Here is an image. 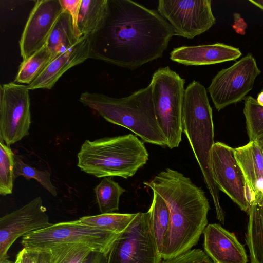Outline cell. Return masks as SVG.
<instances>
[{"mask_svg":"<svg viewBox=\"0 0 263 263\" xmlns=\"http://www.w3.org/2000/svg\"><path fill=\"white\" fill-rule=\"evenodd\" d=\"M174 35L157 11L131 0H108L103 26L89 36L90 58L134 70L162 57Z\"/></svg>","mask_w":263,"mask_h":263,"instance_id":"6da1fadb","label":"cell"},{"mask_svg":"<svg viewBox=\"0 0 263 263\" xmlns=\"http://www.w3.org/2000/svg\"><path fill=\"white\" fill-rule=\"evenodd\" d=\"M143 184L165 202L170 227L164 243L163 259L176 257L196 246L208 225L210 209L201 187L177 171L167 168Z\"/></svg>","mask_w":263,"mask_h":263,"instance_id":"7a4b0ae2","label":"cell"},{"mask_svg":"<svg viewBox=\"0 0 263 263\" xmlns=\"http://www.w3.org/2000/svg\"><path fill=\"white\" fill-rule=\"evenodd\" d=\"M79 101L107 121L130 130L145 142L167 146L156 119L150 84L122 98L85 91Z\"/></svg>","mask_w":263,"mask_h":263,"instance_id":"3957f363","label":"cell"},{"mask_svg":"<svg viewBox=\"0 0 263 263\" xmlns=\"http://www.w3.org/2000/svg\"><path fill=\"white\" fill-rule=\"evenodd\" d=\"M182 129L202 172L214 203L217 218L223 224L224 214L220 203L219 190L214 181L211 168V156L215 143L212 109L205 88L195 80L184 90Z\"/></svg>","mask_w":263,"mask_h":263,"instance_id":"277c9868","label":"cell"},{"mask_svg":"<svg viewBox=\"0 0 263 263\" xmlns=\"http://www.w3.org/2000/svg\"><path fill=\"white\" fill-rule=\"evenodd\" d=\"M77 166L98 178L134 176L148 160L143 143L133 134L86 140L77 154Z\"/></svg>","mask_w":263,"mask_h":263,"instance_id":"5b68a950","label":"cell"},{"mask_svg":"<svg viewBox=\"0 0 263 263\" xmlns=\"http://www.w3.org/2000/svg\"><path fill=\"white\" fill-rule=\"evenodd\" d=\"M184 84L185 80L168 66L157 69L149 84L157 122L171 149L181 141Z\"/></svg>","mask_w":263,"mask_h":263,"instance_id":"8992f818","label":"cell"},{"mask_svg":"<svg viewBox=\"0 0 263 263\" xmlns=\"http://www.w3.org/2000/svg\"><path fill=\"white\" fill-rule=\"evenodd\" d=\"M120 234L87 226L79 220L51 224L23 236L21 245L38 250L62 243H82L93 251L106 254Z\"/></svg>","mask_w":263,"mask_h":263,"instance_id":"52a82bcc","label":"cell"},{"mask_svg":"<svg viewBox=\"0 0 263 263\" xmlns=\"http://www.w3.org/2000/svg\"><path fill=\"white\" fill-rule=\"evenodd\" d=\"M106 263H161L147 212H138L105 254Z\"/></svg>","mask_w":263,"mask_h":263,"instance_id":"ba28073f","label":"cell"},{"mask_svg":"<svg viewBox=\"0 0 263 263\" xmlns=\"http://www.w3.org/2000/svg\"><path fill=\"white\" fill-rule=\"evenodd\" d=\"M260 73L256 61L251 53L230 67L218 71L208 88L216 109L219 111L245 99Z\"/></svg>","mask_w":263,"mask_h":263,"instance_id":"9c48e42d","label":"cell"},{"mask_svg":"<svg viewBox=\"0 0 263 263\" xmlns=\"http://www.w3.org/2000/svg\"><path fill=\"white\" fill-rule=\"evenodd\" d=\"M0 140L10 146L29 135L30 100L27 85L15 82L0 87Z\"/></svg>","mask_w":263,"mask_h":263,"instance_id":"30bf717a","label":"cell"},{"mask_svg":"<svg viewBox=\"0 0 263 263\" xmlns=\"http://www.w3.org/2000/svg\"><path fill=\"white\" fill-rule=\"evenodd\" d=\"M158 13L171 25L175 35L193 39L216 23L211 1L159 0Z\"/></svg>","mask_w":263,"mask_h":263,"instance_id":"8fae6325","label":"cell"},{"mask_svg":"<svg viewBox=\"0 0 263 263\" xmlns=\"http://www.w3.org/2000/svg\"><path fill=\"white\" fill-rule=\"evenodd\" d=\"M211 168L218 190L248 213L251 204L250 195L233 148L221 142H215L211 156Z\"/></svg>","mask_w":263,"mask_h":263,"instance_id":"7c38bea8","label":"cell"},{"mask_svg":"<svg viewBox=\"0 0 263 263\" xmlns=\"http://www.w3.org/2000/svg\"><path fill=\"white\" fill-rule=\"evenodd\" d=\"M43 200L39 196L0 218V263H13L8 251L21 236L51 224Z\"/></svg>","mask_w":263,"mask_h":263,"instance_id":"4fadbf2b","label":"cell"},{"mask_svg":"<svg viewBox=\"0 0 263 263\" xmlns=\"http://www.w3.org/2000/svg\"><path fill=\"white\" fill-rule=\"evenodd\" d=\"M64 10L60 0L35 1L19 42L23 61L45 45L58 17Z\"/></svg>","mask_w":263,"mask_h":263,"instance_id":"5bb4252c","label":"cell"},{"mask_svg":"<svg viewBox=\"0 0 263 263\" xmlns=\"http://www.w3.org/2000/svg\"><path fill=\"white\" fill-rule=\"evenodd\" d=\"M203 234L205 253L214 263H247L246 250L233 233L213 223Z\"/></svg>","mask_w":263,"mask_h":263,"instance_id":"9a60e30c","label":"cell"},{"mask_svg":"<svg viewBox=\"0 0 263 263\" xmlns=\"http://www.w3.org/2000/svg\"><path fill=\"white\" fill-rule=\"evenodd\" d=\"M90 58L89 36H82L71 48L52 59L41 74L31 84L29 90L51 89L71 67Z\"/></svg>","mask_w":263,"mask_h":263,"instance_id":"2e32d148","label":"cell"},{"mask_svg":"<svg viewBox=\"0 0 263 263\" xmlns=\"http://www.w3.org/2000/svg\"><path fill=\"white\" fill-rule=\"evenodd\" d=\"M241 55L238 48L216 43L175 48L170 53V59L187 66H201L234 61Z\"/></svg>","mask_w":263,"mask_h":263,"instance_id":"e0dca14e","label":"cell"},{"mask_svg":"<svg viewBox=\"0 0 263 263\" xmlns=\"http://www.w3.org/2000/svg\"><path fill=\"white\" fill-rule=\"evenodd\" d=\"M235 158L244 175L251 203L263 195V151L256 141L233 148Z\"/></svg>","mask_w":263,"mask_h":263,"instance_id":"ac0fdd59","label":"cell"},{"mask_svg":"<svg viewBox=\"0 0 263 263\" xmlns=\"http://www.w3.org/2000/svg\"><path fill=\"white\" fill-rule=\"evenodd\" d=\"M246 241L251 263H263V195L251 204Z\"/></svg>","mask_w":263,"mask_h":263,"instance_id":"d6986e66","label":"cell"},{"mask_svg":"<svg viewBox=\"0 0 263 263\" xmlns=\"http://www.w3.org/2000/svg\"><path fill=\"white\" fill-rule=\"evenodd\" d=\"M108 0H82L78 28L82 36H90L98 31L107 15Z\"/></svg>","mask_w":263,"mask_h":263,"instance_id":"ffe728a7","label":"cell"},{"mask_svg":"<svg viewBox=\"0 0 263 263\" xmlns=\"http://www.w3.org/2000/svg\"><path fill=\"white\" fill-rule=\"evenodd\" d=\"M76 36L72 17L64 10L58 17L46 45L53 58L73 47L79 40Z\"/></svg>","mask_w":263,"mask_h":263,"instance_id":"44dd1931","label":"cell"},{"mask_svg":"<svg viewBox=\"0 0 263 263\" xmlns=\"http://www.w3.org/2000/svg\"><path fill=\"white\" fill-rule=\"evenodd\" d=\"M151 205L147 212L159 253L161 255L170 227V212L165 202L153 191Z\"/></svg>","mask_w":263,"mask_h":263,"instance_id":"7402d4cb","label":"cell"},{"mask_svg":"<svg viewBox=\"0 0 263 263\" xmlns=\"http://www.w3.org/2000/svg\"><path fill=\"white\" fill-rule=\"evenodd\" d=\"M53 57L45 44L21 63L14 82L31 84L43 71Z\"/></svg>","mask_w":263,"mask_h":263,"instance_id":"603a6c76","label":"cell"},{"mask_svg":"<svg viewBox=\"0 0 263 263\" xmlns=\"http://www.w3.org/2000/svg\"><path fill=\"white\" fill-rule=\"evenodd\" d=\"M136 214L111 212L83 216L78 220L87 226L121 234L130 224Z\"/></svg>","mask_w":263,"mask_h":263,"instance_id":"cb8c5ba5","label":"cell"},{"mask_svg":"<svg viewBox=\"0 0 263 263\" xmlns=\"http://www.w3.org/2000/svg\"><path fill=\"white\" fill-rule=\"evenodd\" d=\"M94 191L101 214L118 210L120 198L126 191L111 177H104Z\"/></svg>","mask_w":263,"mask_h":263,"instance_id":"d4e9b609","label":"cell"},{"mask_svg":"<svg viewBox=\"0 0 263 263\" xmlns=\"http://www.w3.org/2000/svg\"><path fill=\"white\" fill-rule=\"evenodd\" d=\"M46 249L49 250L53 263H84L94 252L87 246L75 243L59 244Z\"/></svg>","mask_w":263,"mask_h":263,"instance_id":"484cf974","label":"cell"},{"mask_svg":"<svg viewBox=\"0 0 263 263\" xmlns=\"http://www.w3.org/2000/svg\"><path fill=\"white\" fill-rule=\"evenodd\" d=\"M244 100L243 114L249 141L258 142L263 138V106L252 96Z\"/></svg>","mask_w":263,"mask_h":263,"instance_id":"4316f807","label":"cell"},{"mask_svg":"<svg viewBox=\"0 0 263 263\" xmlns=\"http://www.w3.org/2000/svg\"><path fill=\"white\" fill-rule=\"evenodd\" d=\"M15 155L9 146L0 140V194L12 193L14 178Z\"/></svg>","mask_w":263,"mask_h":263,"instance_id":"83f0119b","label":"cell"},{"mask_svg":"<svg viewBox=\"0 0 263 263\" xmlns=\"http://www.w3.org/2000/svg\"><path fill=\"white\" fill-rule=\"evenodd\" d=\"M14 178L23 176L27 180H36L51 195L56 196L57 190L51 181V174L46 170L36 169L25 162L19 156L15 155Z\"/></svg>","mask_w":263,"mask_h":263,"instance_id":"f1b7e54d","label":"cell"},{"mask_svg":"<svg viewBox=\"0 0 263 263\" xmlns=\"http://www.w3.org/2000/svg\"><path fill=\"white\" fill-rule=\"evenodd\" d=\"M161 263H214L203 250L193 249Z\"/></svg>","mask_w":263,"mask_h":263,"instance_id":"f546056e","label":"cell"},{"mask_svg":"<svg viewBox=\"0 0 263 263\" xmlns=\"http://www.w3.org/2000/svg\"><path fill=\"white\" fill-rule=\"evenodd\" d=\"M64 9L68 11L72 18L75 34L78 39L81 36L78 28V20L82 0H60Z\"/></svg>","mask_w":263,"mask_h":263,"instance_id":"4dcf8cb0","label":"cell"},{"mask_svg":"<svg viewBox=\"0 0 263 263\" xmlns=\"http://www.w3.org/2000/svg\"><path fill=\"white\" fill-rule=\"evenodd\" d=\"M15 261L16 263H36V252L23 248L17 254Z\"/></svg>","mask_w":263,"mask_h":263,"instance_id":"1f68e13d","label":"cell"},{"mask_svg":"<svg viewBox=\"0 0 263 263\" xmlns=\"http://www.w3.org/2000/svg\"><path fill=\"white\" fill-rule=\"evenodd\" d=\"M234 20L233 29L237 33L244 35L247 26L244 20L239 13H236L234 14Z\"/></svg>","mask_w":263,"mask_h":263,"instance_id":"d6a6232c","label":"cell"},{"mask_svg":"<svg viewBox=\"0 0 263 263\" xmlns=\"http://www.w3.org/2000/svg\"><path fill=\"white\" fill-rule=\"evenodd\" d=\"M33 251L36 252V263H53L51 254L48 249H44Z\"/></svg>","mask_w":263,"mask_h":263,"instance_id":"836d02e7","label":"cell"},{"mask_svg":"<svg viewBox=\"0 0 263 263\" xmlns=\"http://www.w3.org/2000/svg\"><path fill=\"white\" fill-rule=\"evenodd\" d=\"M84 263H106L105 254L92 252Z\"/></svg>","mask_w":263,"mask_h":263,"instance_id":"e575fe53","label":"cell"},{"mask_svg":"<svg viewBox=\"0 0 263 263\" xmlns=\"http://www.w3.org/2000/svg\"><path fill=\"white\" fill-rule=\"evenodd\" d=\"M252 4L263 10V0H249Z\"/></svg>","mask_w":263,"mask_h":263,"instance_id":"d590c367","label":"cell"},{"mask_svg":"<svg viewBox=\"0 0 263 263\" xmlns=\"http://www.w3.org/2000/svg\"><path fill=\"white\" fill-rule=\"evenodd\" d=\"M256 101L260 105L263 106V90L258 95Z\"/></svg>","mask_w":263,"mask_h":263,"instance_id":"8d00e7d4","label":"cell"},{"mask_svg":"<svg viewBox=\"0 0 263 263\" xmlns=\"http://www.w3.org/2000/svg\"><path fill=\"white\" fill-rule=\"evenodd\" d=\"M257 142L259 144V145L260 146L263 151V138L261 139L259 141Z\"/></svg>","mask_w":263,"mask_h":263,"instance_id":"74e56055","label":"cell"},{"mask_svg":"<svg viewBox=\"0 0 263 263\" xmlns=\"http://www.w3.org/2000/svg\"><path fill=\"white\" fill-rule=\"evenodd\" d=\"M13 263H16V262L15 261H14V262H13Z\"/></svg>","mask_w":263,"mask_h":263,"instance_id":"f35d334b","label":"cell"}]
</instances>
